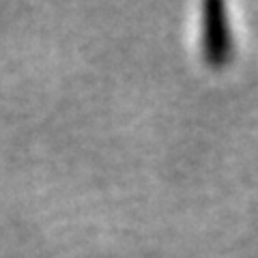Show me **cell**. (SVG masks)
Here are the masks:
<instances>
[{"mask_svg": "<svg viewBox=\"0 0 258 258\" xmlns=\"http://www.w3.org/2000/svg\"><path fill=\"white\" fill-rule=\"evenodd\" d=\"M205 45L209 58L220 62L228 54V28L222 15H209L205 22Z\"/></svg>", "mask_w": 258, "mask_h": 258, "instance_id": "cell-1", "label": "cell"}]
</instances>
